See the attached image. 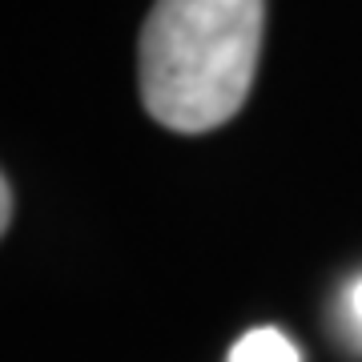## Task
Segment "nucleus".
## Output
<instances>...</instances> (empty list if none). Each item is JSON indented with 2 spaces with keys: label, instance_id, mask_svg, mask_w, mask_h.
<instances>
[{
  "label": "nucleus",
  "instance_id": "f257e3e1",
  "mask_svg": "<svg viewBox=\"0 0 362 362\" xmlns=\"http://www.w3.org/2000/svg\"><path fill=\"white\" fill-rule=\"evenodd\" d=\"M266 0H157L141 28V101L173 133H209L246 105Z\"/></svg>",
  "mask_w": 362,
  "mask_h": 362
},
{
  "label": "nucleus",
  "instance_id": "f03ea898",
  "mask_svg": "<svg viewBox=\"0 0 362 362\" xmlns=\"http://www.w3.org/2000/svg\"><path fill=\"white\" fill-rule=\"evenodd\" d=\"M230 362H302V350L278 326H254L233 342Z\"/></svg>",
  "mask_w": 362,
  "mask_h": 362
},
{
  "label": "nucleus",
  "instance_id": "7ed1b4c3",
  "mask_svg": "<svg viewBox=\"0 0 362 362\" xmlns=\"http://www.w3.org/2000/svg\"><path fill=\"white\" fill-rule=\"evenodd\" d=\"M346 310H350V322L362 330V278L346 290Z\"/></svg>",
  "mask_w": 362,
  "mask_h": 362
},
{
  "label": "nucleus",
  "instance_id": "20e7f679",
  "mask_svg": "<svg viewBox=\"0 0 362 362\" xmlns=\"http://www.w3.org/2000/svg\"><path fill=\"white\" fill-rule=\"evenodd\" d=\"M8 218H13V194H8V181L0 177V233L8 230Z\"/></svg>",
  "mask_w": 362,
  "mask_h": 362
}]
</instances>
